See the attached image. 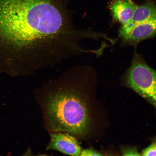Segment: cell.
Instances as JSON below:
<instances>
[{
    "instance_id": "1",
    "label": "cell",
    "mask_w": 156,
    "mask_h": 156,
    "mask_svg": "<svg viewBox=\"0 0 156 156\" xmlns=\"http://www.w3.org/2000/svg\"><path fill=\"white\" fill-rule=\"evenodd\" d=\"M61 0H0V73L27 76L81 51Z\"/></svg>"
},
{
    "instance_id": "2",
    "label": "cell",
    "mask_w": 156,
    "mask_h": 156,
    "mask_svg": "<svg viewBox=\"0 0 156 156\" xmlns=\"http://www.w3.org/2000/svg\"><path fill=\"white\" fill-rule=\"evenodd\" d=\"M79 67L65 72L37 90V101L50 133L65 132L77 137L87 133L88 111L80 90Z\"/></svg>"
},
{
    "instance_id": "3",
    "label": "cell",
    "mask_w": 156,
    "mask_h": 156,
    "mask_svg": "<svg viewBox=\"0 0 156 156\" xmlns=\"http://www.w3.org/2000/svg\"><path fill=\"white\" fill-rule=\"evenodd\" d=\"M125 78L129 87L156 107V71L141 55H134Z\"/></svg>"
},
{
    "instance_id": "4",
    "label": "cell",
    "mask_w": 156,
    "mask_h": 156,
    "mask_svg": "<svg viewBox=\"0 0 156 156\" xmlns=\"http://www.w3.org/2000/svg\"><path fill=\"white\" fill-rule=\"evenodd\" d=\"M50 140L47 151L53 150L66 155L80 156L81 148L76 138L65 132L50 133Z\"/></svg>"
},
{
    "instance_id": "5",
    "label": "cell",
    "mask_w": 156,
    "mask_h": 156,
    "mask_svg": "<svg viewBox=\"0 0 156 156\" xmlns=\"http://www.w3.org/2000/svg\"><path fill=\"white\" fill-rule=\"evenodd\" d=\"M136 5L132 0H112L108 7L113 19L123 25L131 21Z\"/></svg>"
},
{
    "instance_id": "6",
    "label": "cell",
    "mask_w": 156,
    "mask_h": 156,
    "mask_svg": "<svg viewBox=\"0 0 156 156\" xmlns=\"http://www.w3.org/2000/svg\"><path fill=\"white\" fill-rule=\"evenodd\" d=\"M156 28V19L136 23L133 27L126 42L136 44L141 41L155 36Z\"/></svg>"
},
{
    "instance_id": "7",
    "label": "cell",
    "mask_w": 156,
    "mask_h": 156,
    "mask_svg": "<svg viewBox=\"0 0 156 156\" xmlns=\"http://www.w3.org/2000/svg\"><path fill=\"white\" fill-rule=\"evenodd\" d=\"M155 4L153 0H146L136 5L131 21L134 24L156 19Z\"/></svg>"
},
{
    "instance_id": "8",
    "label": "cell",
    "mask_w": 156,
    "mask_h": 156,
    "mask_svg": "<svg viewBox=\"0 0 156 156\" xmlns=\"http://www.w3.org/2000/svg\"><path fill=\"white\" fill-rule=\"evenodd\" d=\"M122 155L123 156H141L136 147L126 146L121 148Z\"/></svg>"
},
{
    "instance_id": "9",
    "label": "cell",
    "mask_w": 156,
    "mask_h": 156,
    "mask_svg": "<svg viewBox=\"0 0 156 156\" xmlns=\"http://www.w3.org/2000/svg\"><path fill=\"white\" fill-rule=\"evenodd\" d=\"M156 142H153L151 145L144 149L141 151L142 156H155L156 153Z\"/></svg>"
},
{
    "instance_id": "10",
    "label": "cell",
    "mask_w": 156,
    "mask_h": 156,
    "mask_svg": "<svg viewBox=\"0 0 156 156\" xmlns=\"http://www.w3.org/2000/svg\"><path fill=\"white\" fill-rule=\"evenodd\" d=\"M103 155L100 152L91 149H85L81 151L80 156H102Z\"/></svg>"
}]
</instances>
